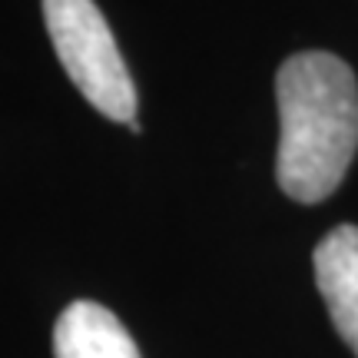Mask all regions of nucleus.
Segmentation results:
<instances>
[{"label": "nucleus", "mask_w": 358, "mask_h": 358, "mask_svg": "<svg viewBox=\"0 0 358 358\" xmlns=\"http://www.w3.org/2000/svg\"><path fill=\"white\" fill-rule=\"evenodd\" d=\"M43 20L70 83L106 120H136V90L106 17L93 0H43Z\"/></svg>", "instance_id": "nucleus-2"}, {"label": "nucleus", "mask_w": 358, "mask_h": 358, "mask_svg": "<svg viewBox=\"0 0 358 358\" xmlns=\"http://www.w3.org/2000/svg\"><path fill=\"white\" fill-rule=\"evenodd\" d=\"M53 358H140V348L110 308L80 299L57 319Z\"/></svg>", "instance_id": "nucleus-4"}, {"label": "nucleus", "mask_w": 358, "mask_h": 358, "mask_svg": "<svg viewBox=\"0 0 358 358\" xmlns=\"http://www.w3.org/2000/svg\"><path fill=\"white\" fill-rule=\"evenodd\" d=\"M312 266L335 332L358 358V226H335L315 245Z\"/></svg>", "instance_id": "nucleus-3"}, {"label": "nucleus", "mask_w": 358, "mask_h": 358, "mask_svg": "<svg viewBox=\"0 0 358 358\" xmlns=\"http://www.w3.org/2000/svg\"><path fill=\"white\" fill-rule=\"evenodd\" d=\"M279 189L295 203H322L345 179L358 150V80L325 50L289 57L275 77Z\"/></svg>", "instance_id": "nucleus-1"}]
</instances>
